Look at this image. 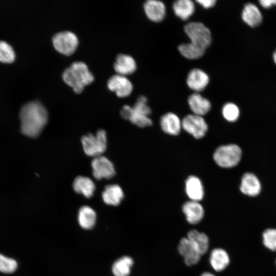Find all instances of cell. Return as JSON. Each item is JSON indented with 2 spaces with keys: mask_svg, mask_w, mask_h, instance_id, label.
<instances>
[{
  "mask_svg": "<svg viewBox=\"0 0 276 276\" xmlns=\"http://www.w3.org/2000/svg\"><path fill=\"white\" fill-rule=\"evenodd\" d=\"M19 118L21 132L27 136L35 137L40 133L46 125L48 114L41 103L32 101L21 107Z\"/></svg>",
  "mask_w": 276,
  "mask_h": 276,
  "instance_id": "1",
  "label": "cell"
},
{
  "mask_svg": "<svg viewBox=\"0 0 276 276\" xmlns=\"http://www.w3.org/2000/svg\"><path fill=\"white\" fill-rule=\"evenodd\" d=\"M64 81L72 87L76 93H80L84 86L91 83L94 76L89 72L87 65L82 61H75L63 73Z\"/></svg>",
  "mask_w": 276,
  "mask_h": 276,
  "instance_id": "2",
  "label": "cell"
},
{
  "mask_svg": "<svg viewBox=\"0 0 276 276\" xmlns=\"http://www.w3.org/2000/svg\"><path fill=\"white\" fill-rule=\"evenodd\" d=\"M241 157V149L234 144L220 146L213 154L215 163L220 167L224 168L235 167L240 162Z\"/></svg>",
  "mask_w": 276,
  "mask_h": 276,
  "instance_id": "3",
  "label": "cell"
},
{
  "mask_svg": "<svg viewBox=\"0 0 276 276\" xmlns=\"http://www.w3.org/2000/svg\"><path fill=\"white\" fill-rule=\"evenodd\" d=\"M81 143L85 153L94 157L102 155L107 148L106 132L99 130L95 135L89 133L81 139Z\"/></svg>",
  "mask_w": 276,
  "mask_h": 276,
  "instance_id": "4",
  "label": "cell"
},
{
  "mask_svg": "<svg viewBox=\"0 0 276 276\" xmlns=\"http://www.w3.org/2000/svg\"><path fill=\"white\" fill-rule=\"evenodd\" d=\"M184 30L192 44L204 50L210 45L212 40L211 32L202 23L189 22L185 25Z\"/></svg>",
  "mask_w": 276,
  "mask_h": 276,
  "instance_id": "5",
  "label": "cell"
},
{
  "mask_svg": "<svg viewBox=\"0 0 276 276\" xmlns=\"http://www.w3.org/2000/svg\"><path fill=\"white\" fill-rule=\"evenodd\" d=\"M52 42L57 51L65 55H70L76 50L78 39L73 32L65 31L55 34L52 38Z\"/></svg>",
  "mask_w": 276,
  "mask_h": 276,
  "instance_id": "6",
  "label": "cell"
},
{
  "mask_svg": "<svg viewBox=\"0 0 276 276\" xmlns=\"http://www.w3.org/2000/svg\"><path fill=\"white\" fill-rule=\"evenodd\" d=\"M182 128L194 137L199 139L206 134L208 126L201 116L194 114L186 116L181 121Z\"/></svg>",
  "mask_w": 276,
  "mask_h": 276,
  "instance_id": "7",
  "label": "cell"
},
{
  "mask_svg": "<svg viewBox=\"0 0 276 276\" xmlns=\"http://www.w3.org/2000/svg\"><path fill=\"white\" fill-rule=\"evenodd\" d=\"M91 165L93 174L97 179H110L116 174L113 164L104 156L100 155L94 157Z\"/></svg>",
  "mask_w": 276,
  "mask_h": 276,
  "instance_id": "8",
  "label": "cell"
},
{
  "mask_svg": "<svg viewBox=\"0 0 276 276\" xmlns=\"http://www.w3.org/2000/svg\"><path fill=\"white\" fill-rule=\"evenodd\" d=\"M108 88L116 93L119 97H125L130 95L133 85L125 76L116 74L111 76L107 82Z\"/></svg>",
  "mask_w": 276,
  "mask_h": 276,
  "instance_id": "9",
  "label": "cell"
},
{
  "mask_svg": "<svg viewBox=\"0 0 276 276\" xmlns=\"http://www.w3.org/2000/svg\"><path fill=\"white\" fill-rule=\"evenodd\" d=\"M261 183L258 177L252 173H245L242 176L240 190L243 194L255 197L258 195L261 191Z\"/></svg>",
  "mask_w": 276,
  "mask_h": 276,
  "instance_id": "10",
  "label": "cell"
},
{
  "mask_svg": "<svg viewBox=\"0 0 276 276\" xmlns=\"http://www.w3.org/2000/svg\"><path fill=\"white\" fill-rule=\"evenodd\" d=\"M209 77L203 70L193 68L188 73L187 84L195 93L203 90L209 83Z\"/></svg>",
  "mask_w": 276,
  "mask_h": 276,
  "instance_id": "11",
  "label": "cell"
},
{
  "mask_svg": "<svg viewBox=\"0 0 276 276\" xmlns=\"http://www.w3.org/2000/svg\"><path fill=\"white\" fill-rule=\"evenodd\" d=\"M178 250L183 257L186 264L188 266L196 264L200 259L201 255L187 237L180 240Z\"/></svg>",
  "mask_w": 276,
  "mask_h": 276,
  "instance_id": "12",
  "label": "cell"
},
{
  "mask_svg": "<svg viewBox=\"0 0 276 276\" xmlns=\"http://www.w3.org/2000/svg\"><path fill=\"white\" fill-rule=\"evenodd\" d=\"M144 9L148 19L155 22L162 21L166 15L165 5L160 1H147L144 4Z\"/></svg>",
  "mask_w": 276,
  "mask_h": 276,
  "instance_id": "13",
  "label": "cell"
},
{
  "mask_svg": "<svg viewBox=\"0 0 276 276\" xmlns=\"http://www.w3.org/2000/svg\"><path fill=\"white\" fill-rule=\"evenodd\" d=\"M182 209L187 221L190 224L198 223L204 216L203 208L198 201H187L183 204Z\"/></svg>",
  "mask_w": 276,
  "mask_h": 276,
  "instance_id": "14",
  "label": "cell"
},
{
  "mask_svg": "<svg viewBox=\"0 0 276 276\" xmlns=\"http://www.w3.org/2000/svg\"><path fill=\"white\" fill-rule=\"evenodd\" d=\"M160 125L165 133L172 135H178L182 128L181 121L173 112H167L162 116Z\"/></svg>",
  "mask_w": 276,
  "mask_h": 276,
  "instance_id": "15",
  "label": "cell"
},
{
  "mask_svg": "<svg viewBox=\"0 0 276 276\" xmlns=\"http://www.w3.org/2000/svg\"><path fill=\"white\" fill-rule=\"evenodd\" d=\"M189 107L193 114L202 117L211 108V103L206 98L198 93L191 94L188 99Z\"/></svg>",
  "mask_w": 276,
  "mask_h": 276,
  "instance_id": "16",
  "label": "cell"
},
{
  "mask_svg": "<svg viewBox=\"0 0 276 276\" xmlns=\"http://www.w3.org/2000/svg\"><path fill=\"white\" fill-rule=\"evenodd\" d=\"M186 193L191 200L199 201L204 196L203 185L197 176H189L185 182Z\"/></svg>",
  "mask_w": 276,
  "mask_h": 276,
  "instance_id": "17",
  "label": "cell"
},
{
  "mask_svg": "<svg viewBox=\"0 0 276 276\" xmlns=\"http://www.w3.org/2000/svg\"><path fill=\"white\" fill-rule=\"evenodd\" d=\"M113 67L117 74L125 76L132 74L136 69V63L132 57L129 55H118Z\"/></svg>",
  "mask_w": 276,
  "mask_h": 276,
  "instance_id": "18",
  "label": "cell"
},
{
  "mask_svg": "<svg viewBox=\"0 0 276 276\" xmlns=\"http://www.w3.org/2000/svg\"><path fill=\"white\" fill-rule=\"evenodd\" d=\"M120 114L122 118L130 121L139 127H146L152 125V121L149 116L135 112L129 105H124L121 109Z\"/></svg>",
  "mask_w": 276,
  "mask_h": 276,
  "instance_id": "19",
  "label": "cell"
},
{
  "mask_svg": "<svg viewBox=\"0 0 276 276\" xmlns=\"http://www.w3.org/2000/svg\"><path fill=\"white\" fill-rule=\"evenodd\" d=\"M229 261L227 252L222 248H215L210 254V264L212 267L217 272L225 269L228 265Z\"/></svg>",
  "mask_w": 276,
  "mask_h": 276,
  "instance_id": "20",
  "label": "cell"
},
{
  "mask_svg": "<svg viewBox=\"0 0 276 276\" xmlns=\"http://www.w3.org/2000/svg\"><path fill=\"white\" fill-rule=\"evenodd\" d=\"M102 196L106 204L117 206L121 203L124 195L122 188L119 185L115 184L106 186Z\"/></svg>",
  "mask_w": 276,
  "mask_h": 276,
  "instance_id": "21",
  "label": "cell"
},
{
  "mask_svg": "<svg viewBox=\"0 0 276 276\" xmlns=\"http://www.w3.org/2000/svg\"><path fill=\"white\" fill-rule=\"evenodd\" d=\"M241 17L243 20L250 27L258 26L262 21V14L255 4H246L242 10Z\"/></svg>",
  "mask_w": 276,
  "mask_h": 276,
  "instance_id": "22",
  "label": "cell"
},
{
  "mask_svg": "<svg viewBox=\"0 0 276 276\" xmlns=\"http://www.w3.org/2000/svg\"><path fill=\"white\" fill-rule=\"evenodd\" d=\"M73 187L76 192L83 194L86 198H90L93 195L96 188L90 178L82 176H79L75 179Z\"/></svg>",
  "mask_w": 276,
  "mask_h": 276,
  "instance_id": "23",
  "label": "cell"
},
{
  "mask_svg": "<svg viewBox=\"0 0 276 276\" xmlns=\"http://www.w3.org/2000/svg\"><path fill=\"white\" fill-rule=\"evenodd\" d=\"M195 4L191 0H178L173 4L175 14L181 19L186 20L194 13Z\"/></svg>",
  "mask_w": 276,
  "mask_h": 276,
  "instance_id": "24",
  "label": "cell"
},
{
  "mask_svg": "<svg viewBox=\"0 0 276 276\" xmlns=\"http://www.w3.org/2000/svg\"><path fill=\"white\" fill-rule=\"evenodd\" d=\"M187 238L201 256L206 252L209 247V240L205 234L193 229L188 232Z\"/></svg>",
  "mask_w": 276,
  "mask_h": 276,
  "instance_id": "25",
  "label": "cell"
},
{
  "mask_svg": "<svg viewBox=\"0 0 276 276\" xmlns=\"http://www.w3.org/2000/svg\"><path fill=\"white\" fill-rule=\"evenodd\" d=\"M78 220L81 227L85 229L92 228L95 224L96 214L95 211L88 206H83L79 211Z\"/></svg>",
  "mask_w": 276,
  "mask_h": 276,
  "instance_id": "26",
  "label": "cell"
},
{
  "mask_svg": "<svg viewBox=\"0 0 276 276\" xmlns=\"http://www.w3.org/2000/svg\"><path fill=\"white\" fill-rule=\"evenodd\" d=\"M133 264L132 259L129 256L122 257L116 261L112 266L114 276H128Z\"/></svg>",
  "mask_w": 276,
  "mask_h": 276,
  "instance_id": "27",
  "label": "cell"
},
{
  "mask_svg": "<svg viewBox=\"0 0 276 276\" xmlns=\"http://www.w3.org/2000/svg\"><path fill=\"white\" fill-rule=\"evenodd\" d=\"M178 50L183 57L192 60L201 57L205 50L191 42L180 44L178 47Z\"/></svg>",
  "mask_w": 276,
  "mask_h": 276,
  "instance_id": "28",
  "label": "cell"
},
{
  "mask_svg": "<svg viewBox=\"0 0 276 276\" xmlns=\"http://www.w3.org/2000/svg\"><path fill=\"white\" fill-rule=\"evenodd\" d=\"M222 113L226 120L228 122H234L239 118L240 110L235 104L228 102L223 105Z\"/></svg>",
  "mask_w": 276,
  "mask_h": 276,
  "instance_id": "29",
  "label": "cell"
},
{
  "mask_svg": "<svg viewBox=\"0 0 276 276\" xmlns=\"http://www.w3.org/2000/svg\"><path fill=\"white\" fill-rule=\"evenodd\" d=\"M15 58V52L11 46L5 41H0V61L11 63Z\"/></svg>",
  "mask_w": 276,
  "mask_h": 276,
  "instance_id": "30",
  "label": "cell"
},
{
  "mask_svg": "<svg viewBox=\"0 0 276 276\" xmlns=\"http://www.w3.org/2000/svg\"><path fill=\"white\" fill-rule=\"evenodd\" d=\"M17 267L16 261L11 258L0 254V271L5 273L14 272Z\"/></svg>",
  "mask_w": 276,
  "mask_h": 276,
  "instance_id": "31",
  "label": "cell"
},
{
  "mask_svg": "<svg viewBox=\"0 0 276 276\" xmlns=\"http://www.w3.org/2000/svg\"><path fill=\"white\" fill-rule=\"evenodd\" d=\"M264 245L269 249L276 250V229L268 228L265 230L262 235Z\"/></svg>",
  "mask_w": 276,
  "mask_h": 276,
  "instance_id": "32",
  "label": "cell"
},
{
  "mask_svg": "<svg viewBox=\"0 0 276 276\" xmlns=\"http://www.w3.org/2000/svg\"><path fill=\"white\" fill-rule=\"evenodd\" d=\"M132 107L134 112L141 114L149 117L151 113V109L146 103L137 101Z\"/></svg>",
  "mask_w": 276,
  "mask_h": 276,
  "instance_id": "33",
  "label": "cell"
},
{
  "mask_svg": "<svg viewBox=\"0 0 276 276\" xmlns=\"http://www.w3.org/2000/svg\"><path fill=\"white\" fill-rule=\"evenodd\" d=\"M205 9H209L215 6L216 0H197L196 1Z\"/></svg>",
  "mask_w": 276,
  "mask_h": 276,
  "instance_id": "34",
  "label": "cell"
},
{
  "mask_svg": "<svg viewBox=\"0 0 276 276\" xmlns=\"http://www.w3.org/2000/svg\"><path fill=\"white\" fill-rule=\"evenodd\" d=\"M260 5L264 8H268L273 5H276V0H261Z\"/></svg>",
  "mask_w": 276,
  "mask_h": 276,
  "instance_id": "35",
  "label": "cell"
},
{
  "mask_svg": "<svg viewBox=\"0 0 276 276\" xmlns=\"http://www.w3.org/2000/svg\"><path fill=\"white\" fill-rule=\"evenodd\" d=\"M137 101L143 102V103H146L147 102V98L144 96H140L137 98Z\"/></svg>",
  "mask_w": 276,
  "mask_h": 276,
  "instance_id": "36",
  "label": "cell"
},
{
  "mask_svg": "<svg viewBox=\"0 0 276 276\" xmlns=\"http://www.w3.org/2000/svg\"><path fill=\"white\" fill-rule=\"evenodd\" d=\"M200 276H215V275L211 272H205L202 273Z\"/></svg>",
  "mask_w": 276,
  "mask_h": 276,
  "instance_id": "37",
  "label": "cell"
},
{
  "mask_svg": "<svg viewBox=\"0 0 276 276\" xmlns=\"http://www.w3.org/2000/svg\"><path fill=\"white\" fill-rule=\"evenodd\" d=\"M273 60H274L275 63L276 64V50H275V52L273 53Z\"/></svg>",
  "mask_w": 276,
  "mask_h": 276,
  "instance_id": "38",
  "label": "cell"
}]
</instances>
